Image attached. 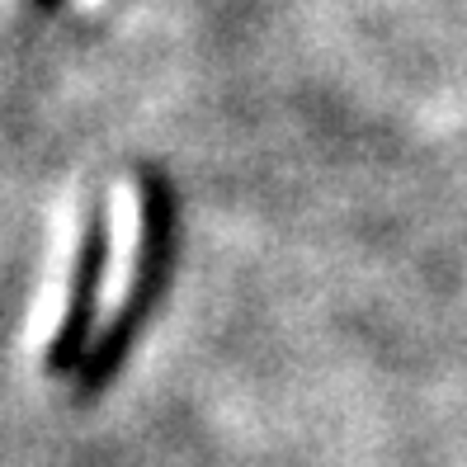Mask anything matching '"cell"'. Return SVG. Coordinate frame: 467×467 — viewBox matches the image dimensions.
I'll use <instances>...</instances> for the list:
<instances>
[{
	"instance_id": "obj_1",
	"label": "cell",
	"mask_w": 467,
	"mask_h": 467,
	"mask_svg": "<svg viewBox=\"0 0 467 467\" xmlns=\"http://www.w3.org/2000/svg\"><path fill=\"white\" fill-rule=\"evenodd\" d=\"M38 5H43V10H62V5H67V0H38Z\"/></svg>"
}]
</instances>
